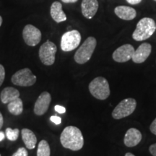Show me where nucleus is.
I'll return each mask as SVG.
<instances>
[{"label":"nucleus","mask_w":156,"mask_h":156,"mask_svg":"<svg viewBox=\"0 0 156 156\" xmlns=\"http://www.w3.org/2000/svg\"><path fill=\"white\" fill-rule=\"evenodd\" d=\"M60 142L64 148L73 151L81 150L84 145V138L80 129L74 126H69L64 129Z\"/></svg>","instance_id":"f257e3e1"},{"label":"nucleus","mask_w":156,"mask_h":156,"mask_svg":"<svg viewBox=\"0 0 156 156\" xmlns=\"http://www.w3.org/2000/svg\"><path fill=\"white\" fill-rule=\"evenodd\" d=\"M155 30V20L151 17H144L138 22L135 30L132 34V38L136 41L147 40L153 36Z\"/></svg>","instance_id":"f03ea898"},{"label":"nucleus","mask_w":156,"mask_h":156,"mask_svg":"<svg viewBox=\"0 0 156 156\" xmlns=\"http://www.w3.org/2000/svg\"><path fill=\"white\" fill-rule=\"evenodd\" d=\"M96 45V39L92 36L88 37L76 51L74 56L75 61L80 64H83L88 62L94 52Z\"/></svg>","instance_id":"7ed1b4c3"},{"label":"nucleus","mask_w":156,"mask_h":156,"mask_svg":"<svg viewBox=\"0 0 156 156\" xmlns=\"http://www.w3.org/2000/svg\"><path fill=\"white\" fill-rule=\"evenodd\" d=\"M90 94L98 100H106L110 95V87L106 78L98 77L90 82L89 85Z\"/></svg>","instance_id":"20e7f679"},{"label":"nucleus","mask_w":156,"mask_h":156,"mask_svg":"<svg viewBox=\"0 0 156 156\" xmlns=\"http://www.w3.org/2000/svg\"><path fill=\"white\" fill-rule=\"evenodd\" d=\"M136 106V101L134 98H126L122 100L115 107L112 112V116L115 119H121L134 112Z\"/></svg>","instance_id":"39448f33"},{"label":"nucleus","mask_w":156,"mask_h":156,"mask_svg":"<svg viewBox=\"0 0 156 156\" xmlns=\"http://www.w3.org/2000/svg\"><path fill=\"white\" fill-rule=\"evenodd\" d=\"M36 82V77L28 68H24L15 73L12 77V83L17 86L29 87Z\"/></svg>","instance_id":"423d86ee"},{"label":"nucleus","mask_w":156,"mask_h":156,"mask_svg":"<svg viewBox=\"0 0 156 156\" xmlns=\"http://www.w3.org/2000/svg\"><path fill=\"white\" fill-rule=\"evenodd\" d=\"M81 38V35L77 30H73L65 33L62 36L61 39L62 50L65 52L75 50L80 44Z\"/></svg>","instance_id":"0eeeda50"},{"label":"nucleus","mask_w":156,"mask_h":156,"mask_svg":"<svg viewBox=\"0 0 156 156\" xmlns=\"http://www.w3.org/2000/svg\"><path fill=\"white\" fill-rule=\"evenodd\" d=\"M56 51L57 48L56 45L53 42L47 41L39 48V58L44 65L51 66L55 62Z\"/></svg>","instance_id":"6e6552de"},{"label":"nucleus","mask_w":156,"mask_h":156,"mask_svg":"<svg viewBox=\"0 0 156 156\" xmlns=\"http://www.w3.org/2000/svg\"><path fill=\"white\" fill-rule=\"evenodd\" d=\"M23 37L25 44L30 46L38 45L41 40V32L32 25H25L23 30Z\"/></svg>","instance_id":"1a4fd4ad"},{"label":"nucleus","mask_w":156,"mask_h":156,"mask_svg":"<svg viewBox=\"0 0 156 156\" xmlns=\"http://www.w3.org/2000/svg\"><path fill=\"white\" fill-rule=\"evenodd\" d=\"M134 48L131 44H124L119 47L113 53V59L115 62L123 63L132 59L134 53Z\"/></svg>","instance_id":"9d476101"},{"label":"nucleus","mask_w":156,"mask_h":156,"mask_svg":"<svg viewBox=\"0 0 156 156\" xmlns=\"http://www.w3.org/2000/svg\"><path fill=\"white\" fill-rule=\"evenodd\" d=\"M51 97L49 93L43 92L39 95L34 105V113L38 116H42L46 114L50 106Z\"/></svg>","instance_id":"9b49d317"},{"label":"nucleus","mask_w":156,"mask_h":156,"mask_svg":"<svg viewBox=\"0 0 156 156\" xmlns=\"http://www.w3.org/2000/svg\"><path fill=\"white\" fill-rule=\"evenodd\" d=\"M151 45L148 43H143L137 48V49L134 51L132 59L133 60L134 63L141 64L145 62L148 56L151 55Z\"/></svg>","instance_id":"f8f14e48"},{"label":"nucleus","mask_w":156,"mask_h":156,"mask_svg":"<svg viewBox=\"0 0 156 156\" xmlns=\"http://www.w3.org/2000/svg\"><path fill=\"white\" fill-rule=\"evenodd\" d=\"M81 9L84 17L92 19L98 9V0H83Z\"/></svg>","instance_id":"ddd939ff"},{"label":"nucleus","mask_w":156,"mask_h":156,"mask_svg":"<svg viewBox=\"0 0 156 156\" xmlns=\"http://www.w3.org/2000/svg\"><path fill=\"white\" fill-rule=\"evenodd\" d=\"M142 140V134L135 128H130L126 132L124 142L126 147H135Z\"/></svg>","instance_id":"4468645a"},{"label":"nucleus","mask_w":156,"mask_h":156,"mask_svg":"<svg viewBox=\"0 0 156 156\" xmlns=\"http://www.w3.org/2000/svg\"><path fill=\"white\" fill-rule=\"evenodd\" d=\"M114 12L120 19L124 20H132L136 16L135 9L128 6H118L115 8Z\"/></svg>","instance_id":"2eb2a0df"},{"label":"nucleus","mask_w":156,"mask_h":156,"mask_svg":"<svg viewBox=\"0 0 156 156\" xmlns=\"http://www.w3.org/2000/svg\"><path fill=\"white\" fill-rule=\"evenodd\" d=\"M50 14L54 20L57 23L64 22L67 20V16L62 10V4L58 2H54L51 6Z\"/></svg>","instance_id":"dca6fc26"},{"label":"nucleus","mask_w":156,"mask_h":156,"mask_svg":"<svg viewBox=\"0 0 156 156\" xmlns=\"http://www.w3.org/2000/svg\"><path fill=\"white\" fill-rule=\"evenodd\" d=\"M20 98V92L18 90L12 87H7L2 90L0 94V99L3 103H9L11 101Z\"/></svg>","instance_id":"f3484780"},{"label":"nucleus","mask_w":156,"mask_h":156,"mask_svg":"<svg viewBox=\"0 0 156 156\" xmlns=\"http://www.w3.org/2000/svg\"><path fill=\"white\" fill-rule=\"evenodd\" d=\"M21 133H22V139L26 147L30 150L34 149L37 143V138L34 132L25 128L23 129Z\"/></svg>","instance_id":"a211bd4d"},{"label":"nucleus","mask_w":156,"mask_h":156,"mask_svg":"<svg viewBox=\"0 0 156 156\" xmlns=\"http://www.w3.org/2000/svg\"><path fill=\"white\" fill-rule=\"evenodd\" d=\"M9 112L15 116L20 115L23 112V103L22 99L17 98L15 100L11 101L7 106Z\"/></svg>","instance_id":"6ab92c4d"},{"label":"nucleus","mask_w":156,"mask_h":156,"mask_svg":"<svg viewBox=\"0 0 156 156\" xmlns=\"http://www.w3.org/2000/svg\"><path fill=\"white\" fill-rule=\"evenodd\" d=\"M51 149L46 140H41L39 142L37 150V156H50Z\"/></svg>","instance_id":"aec40b11"},{"label":"nucleus","mask_w":156,"mask_h":156,"mask_svg":"<svg viewBox=\"0 0 156 156\" xmlns=\"http://www.w3.org/2000/svg\"><path fill=\"white\" fill-rule=\"evenodd\" d=\"M20 131L18 129H12L11 128H7L5 131V135L7 138L10 141H15L17 140L19 136Z\"/></svg>","instance_id":"412c9836"},{"label":"nucleus","mask_w":156,"mask_h":156,"mask_svg":"<svg viewBox=\"0 0 156 156\" xmlns=\"http://www.w3.org/2000/svg\"><path fill=\"white\" fill-rule=\"evenodd\" d=\"M28 153L25 147H20L12 156H28Z\"/></svg>","instance_id":"4be33fe9"},{"label":"nucleus","mask_w":156,"mask_h":156,"mask_svg":"<svg viewBox=\"0 0 156 156\" xmlns=\"http://www.w3.org/2000/svg\"><path fill=\"white\" fill-rule=\"evenodd\" d=\"M5 78V69L3 65L0 64V87L2 86Z\"/></svg>","instance_id":"5701e85b"},{"label":"nucleus","mask_w":156,"mask_h":156,"mask_svg":"<svg viewBox=\"0 0 156 156\" xmlns=\"http://www.w3.org/2000/svg\"><path fill=\"white\" fill-rule=\"evenodd\" d=\"M50 119H51V121L52 122H54V124H56V125H58V124H61V122H62L61 117L57 116H51Z\"/></svg>","instance_id":"b1692460"},{"label":"nucleus","mask_w":156,"mask_h":156,"mask_svg":"<svg viewBox=\"0 0 156 156\" xmlns=\"http://www.w3.org/2000/svg\"><path fill=\"white\" fill-rule=\"evenodd\" d=\"M54 109L58 114H64L66 112V108L63 106H59V105H56L55 107H54Z\"/></svg>","instance_id":"393cba45"},{"label":"nucleus","mask_w":156,"mask_h":156,"mask_svg":"<svg viewBox=\"0 0 156 156\" xmlns=\"http://www.w3.org/2000/svg\"><path fill=\"white\" fill-rule=\"evenodd\" d=\"M150 129L152 133L155 134L156 135V118L154 119V121L152 122L151 126H150Z\"/></svg>","instance_id":"a878e982"},{"label":"nucleus","mask_w":156,"mask_h":156,"mask_svg":"<svg viewBox=\"0 0 156 156\" xmlns=\"http://www.w3.org/2000/svg\"><path fill=\"white\" fill-rule=\"evenodd\" d=\"M149 151L151 152L152 155L156 156V143L153 144V145L150 146Z\"/></svg>","instance_id":"bb28decb"},{"label":"nucleus","mask_w":156,"mask_h":156,"mask_svg":"<svg viewBox=\"0 0 156 156\" xmlns=\"http://www.w3.org/2000/svg\"><path fill=\"white\" fill-rule=\"evenodd\" d=\"M126 2L130 5H138L142 2V0H126Z\"/></svg>","instance_id":"cd10ccee"},{"label":"nucleus","mask_w":156,"mask_h":156,"mask_svg":"<svg viewBox=\"0 0 156 156\" xmlns=\"http://www.w3.org/2000/svg\"><path fill=\"white\" fill-rule=\"evenodd\" d=\"M3 124H4L3 116H2V113L0 112V129H1L2 128Z\"/></svg>","instance_id":"c85d7f7f"},{"label":"nucleus","mask_w":156,"mask_h":156,"mask_svg":"<svg viewBox=\"0 0 156 156\" xmlns=\"http://www.w3.org/2000/svg\"><path fill=\"white\" fill-rule=\"evenodd\" d=\"M62 2L64 3H75V2H77L78 0H62Z\"/></svg>","instance_id":"c756f323"},{"label":"nucleus","mask_w":156,"mask_h":156,"mask_svg":"<svg viewBox=\"0 0 156 156\" xmlns=\"http://www.w3.org/2000/svg\"><path fill=\"white\" fill-rule=\"evenodd\" d=\"M5 138V134L3 132L0 131V142H2Z\"/></svg>","instance_id":"7c9ffc66"},{"label":"nucleus","mask_w":156,"mask_h":156,"mask_svg":"<svg viewBox=\"0 0 156 156\" xmlns=\"http://www.w3.org/2000/svg\"><path fill=\"white\" fill-rule=\"evenodd\" d=\"M125 156H135V155H133V154L131 153H126L125 154Z\"/></svg>","instance_id":"2f4dec72"},{"label":"nucleus","mask_w":156,"mask_h":156,"mask_svg":"<svg viewBox=\"0 0 156 156\" xmlns=\"http://www.w3.org/2000/svg\"><path fill=\"white\" fill-rule=\"evenodd\" d=\"M2 17L0 16V26L2 25Z\"/></svg>","instance_id":"473e14b6"},{"label":"nucleus","mask_w":156,"mask_h":156,"mask_svg":"<svg viewBox=\"0 0 156 156\" xmlns=\"http://www.w3.org/2000/svg\"><path fill=\"white\" fill-rule=\"evenodd\" d=\"M154 1H155V2H156V0H154Z\"/></svg>","instance_id":"72a5a7b5"},{"label":"nucleus","mask_w":156,"mask_h":156,"mask_svg":"<svg viewBox=\"0 0 156 156\" xmlns=\"http://www.w3.org/2000/svg\"><path fill=\"white\" fill-rule=\"evenodd\" d=\"M0 156H1V155H0Z\"/></svg>","instance_id":"f704fd0d"}]
</instances>
